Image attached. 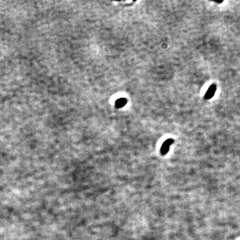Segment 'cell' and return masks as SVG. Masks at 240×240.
I'll return each mask as SVG.
<instances>
[{
	"label": "cell",
	"mask_w": 240,
	"mask_h": 240,
	"mask_svg": "<svg viewBox=\"0 0 240 240\" xmlns=\"http://www.w3.org/2000/svg\"><path fill=\"white\" fill-rule=\"evenodd\" d=\"M216 91V85L215 84H212L207 90L206 94L205 95V99H211L214 96Z\"/></svg>",
	"instance_id": "cell-1"
},
{
	"label": "cell",
	"mask_w": 240,
	"mask_h": 240,
	"mask_svg": "<svg viewBox=\"0 0 240 240\" xmlns=\"http://www.w3.org/2000/svg\"><path fill=\"white\" fill-rule=\"evenodd\" d=\"M127 100L124 98H120L116 101V107H122L126 104Z\"/></svg>",
	"instance_id": "cell-3"
},
{
	"label": "cell",
	"mask_w": 240,
	"mask_h": 240,
	"mask_svg": "<svg viewBox=\"0 0 240 240\" xmlns=\"http://www.w3.org/2000/svg\"><path fill=\"white\" fill-rule=\"evenodd\" d=\"M173 142H174V140H173L172 139H168V140H166V141L163 143V146H162L161 147V152L162 154L164 155L168 153V150H169L170 146L172 144Z\"/></svg>",
	"instance_id": "cell-2"
}]
</instances>
